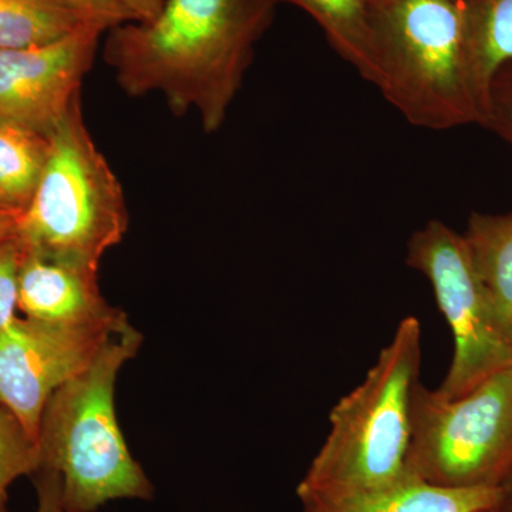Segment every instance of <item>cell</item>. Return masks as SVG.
Returning a JSON list of instances; mask_svg holds the SVG:
<instances>
[{"label": "cell", "mask_w": 512, "mask_h": 512, "mask_svg": "<svg viewBox=\"0 0 512 512\" xmlns=\"http://www.w3.org/2000/svg\"><path fill=\"white\" fill-rule=\"evenodd\" d=\"M49 141L45 170L19 214L15 239L25 254L99 272L101 258L126 235L128 212L119 178L84 124L80 97Z\"/></svg>", "instance_id": "obj_5"}, {"label": "cell", "mask_w": 512, "mask_h": 512, "mask_svg": "<svg viewBox=\"0 0 512 512\" xmlns=\"http://www.w3.org/2000/svg\"><path fill=\"white\" fill-rule=\"evenodd\" d=\"M20 264L22 249L15 237L0 242V329L18 318Z\"/></svg>", "instance_id": "obj_18"}, {"label": "cell", "mask_w": 512, "mask_h": 512, "mask_svg": "<svg viewBox=\"0 0 512 512\" xmlns=\"http://www.w3.org/2000/svg\"><path fill=\"white\" fill-rule=\"evenodd\" d=\"M107 30L90 23L47 45L0 50V124L49 137L79 99Z\"/></svg>", "instance_id": "obj_9"}, {"label": "cell", "mask_w": 512, "mask_h": 512, "mask_svg": "<svg viewBox=\"0 0 512 512\" xmlns=\"http://www.w3.org/2000/svg\"><path fill=\"white\" fill-rule=\"evenodd\" d=\"M464 43L468 76L487 126L495 77L512 60V0H464Z\"/></svg>", "instance_id": "obj_12"}, {"label": "cell", "mask_w": 512, "mask_h": 512, "mask_svg": "<svg viewBox=\"0 0 512 512\" xmlns=\"http://www.w3.org/2000/svg\"><path fill=\"white\" fill-rule=\"evenodd\" d=\"M410 473L437 487L498 488L512 471V367L448 399L419 383Z\"/></svg>", "instance_id": "obj_6"}, {"label": "cell", "mask_w": 512, "mask_h": 512, "mask_svg": "<svg viewBox=\"0 0 512 512\" xmlns=\"http://www.w3.org/2000/svg\"><path fill=\"white\" fill-rule=\"evenodd\" d=\"M143 335L133 326L114 335L89 369L56 390L37 431L42 470L62 481L64 512H97L120 500L150 501L154 485L131 454L116 412L120 370Z\"/></svg>", "instance_id": "obj_3"}, {"label": "cell", "mask_w": 512, "mask_h": 512, "mask_svg": "<svg viewBox=\"0 0 512 512\" xmlns=\"http://www.w3.org/2000/svg\"><path fill=\"white\" fill-rule=\"evenodd\" d=\"M99 272L22 252L19 311L25 318L57 325L121 332L127 315L101 295Z\"/></svg>", "instance_id": "obj_10"}, {"label": "cell", "mask_w": 512, "mask_h": 512, "mask_svg": "<svg viewBox=\"0 0 512 512\" xmlns=\"http://www.w3.org/2000/svg\"><path fill=\"white\" fill-rule=\"evenodd\" d=\"M19 212L0 210V242L15 237Z\"/></svg>", "instance_id": "obj_23"}, {"label": "cell", "mask_w": 512, "mask_h": 512, "mask_svg": "<svg viewBox=\"0 0 512 512\" xmlns=\"http://www.w3.org/2000/svg\"><path fill=\"white\" fill-rule=\"evenodd\" d=\"M478 512H497V511H495V507H494V508H487V510L478 511Z\"/></svg>", "instance_id": "obj_25"}, {"label": "cell", "mask_w": 512, "mask_h": 512, "mask_svg": "<svg viewBox=\"0 0 512 512\" xmlns=\"http://www.w3.org/2000/svg\"><path fill=\"white\" fill-rule=\"evenodd\" d=\"M487 126L494 127L512 144V77L507 80L495 77Z\"/></svg>", "instance_id": "obj_19"}, {"label": "cell", "mask_w": 512, "mask_h": 512, "mask_svg": "<svg viewBox=\"0 0 512 512\" xmlns=\"http://www.w3.org/2000/svg\"><path fill=\"white\" fill-rule=\"evenodd\" d=\"M376 80L413 126L484 124L468 76L464 0H367Z\"/></svg>", "instance_id": "obj_4"}, {"label": "cell", "mask_w": 512, "mask_h": 512, "mask_svg": "<svg viewBox=\"0 0 512 512\" xmlns=\"http://www.w3.org/2000/svg\"><path fill=\"white\" fill-rule=\"evenodd\" d=\"M495 511L512 512V471L510 476L505 478L504 483L498 487V503Z\"/></svg>", "instance_id": "obj_24"}, {"label": "cell", "mask_w": 512, "mask_h": 512, "mask_svg": "<svg viewBox=\"0 0 512 512\" xmlns=\"http://www.w3.org/2000/svg\"><path fill=\"white\" fill-rule=\"evenodd\" d=\"M464 238L478 275L512 323V214H473Z\"/></svg>", "instance_id": "obj_16"}, {"label": "cell", "mask_w": 512, "mask_h": 512, "mask_svg": "<svg viewBox=\"0 0 512 512\" xmlns=\"http://www.w3.org/2000/svg\"><path fill=\"white\" fill-rule=\"evenodd\" d=\"M90 23L103 25L69 0H0V50L47 45Z\"/></svg>", "instance_id": "obj_13"}, {"label": "cell", "mask_w": 512, "mask_h": 512, "mask_svg": "<svg viewBox=\"0 0 512 512\" xmlns=\"http://www.w3.org/2000/svg\"><path fill=\"white\" fill-rule=\"evenodd\" d=\"M275 6L269 0H165L151 22L110 29L104 59L124 92L161 93L174 113L195 109L204 130L214 133Z\"/></svg>", "instance_id": "obj_1"}, {"label": "cell", "mask_w": 512, "mask_h": 512, "mask_svg": "<svg viewBox=\"0 0 512 512\" xmlns=\"http://www.w3.org/2000/svg\"><path fill=\"white\" fill-rule=\"evenodd\" d=\"M117 333L16 318L0 329V407L36 441L52 394L89 369Z\"/></svg>", "instance_id": "obj_8"}, {"label": "cell", "mask_w": 512, "mask_h": 512, "mask_svg": "<svg viewBox=\"0 0 512 512\" xmlns=\"http://www.w3.org/2000/svg\"><path fill=\"white\" fill-rule=\"evenodd\" d=\"M165 0H121L134 22H151L160 15Z\"/></svg>", "instance_id": "obj_22"}, {"label": "cell", "mask_w": 512, "mask_h": 512, "mask_svg": "<svg viewBox=\"0 0 512 512\" xmlns=\"http://www.w3.org/2000/svg\"><path fill=\"white\" fill-rule=\"evenodd\" d=\"M69 2L109 29L123 23L134 22L133 16L121 0H69Z\"/></svg>", "instance_id": "obj_20"}, {"label": "cell", "mask_w": 512, "mask_h": 512, "mask_svg": "<svg viewBox=\"0 0 512 512\" xmlns=\"http://www.w3.org/2000/svg\"><path fill=\"white\" fill-rule=\"evenodd\" d=\"M42 470L39 447L22 424L5 407H0V512L8 511L9 490L20 477Z\"/></svg>", "instance_id": "obj_17"}, {"label": "cell", "mask_w": 512, "mask_h": 512, "mask_svg": "<svg viewBox=\"0 0 512 512\" xmlns=\"http://www.w3.org/2000/svg\"><path fill=\"white\" fill-rule=\"evenodd\" d=\"M49 137L13 124H0V208L28 207L49 157Z\"/></svg>", "instance_id": "obj_15"}, {"label": "cell", "mask_w": 512, "mask_h": 512, "mask_svg": "<svg viewBox=\"0 0 512 512\" xmlns=\"http://www.w3.org/2000/svg\"><path fill=\"white\" fill-rule=\"evenodd\" d=\"M406 262L429 279L453 333V360L436 392L454 399L510 369L511 320L478 275L464 235L431 220L410 237Z\"/></svg>", "instance_id": "obj_7"}, {"label": "cell", "mask_w": 512, "mask_h": 512, "mask_svg": "<svg viewBox=\"0 0 512 512\" xmlns=\"http://www.w3.org/2000/svg\"><path fill=\"white\" fill-rule=\"evenodd\" d=\"M498 488L437 487L413 473L367 493L302 504L301 512H478L497 507Z\"/></svg>", "instance_id": "obj_11"}, {"label": "cell", "mask_w": 512, "mask_h": 512, "mask_svg": "<svg viewBox=\"0 0 512 512\" xmlns=\"http://www.w3.org/2000/svg\"><path fill=\"white\" fill-rule=\"evenodd\" d=\"M0 210H2V208H0ZM3 211H5V210H3Z\"/></svg>", "instance_id": "obj_26"}, {"label": "cell", "mask_w": 512, "mask_h": 512, "mask_svg": "<svg viewBox=\"0 0 512 512\" xmlns=\"http://www.w3.org/2000/svg\"><path fill=\"white\" fill-rule=\"evenodd\" d=\"M35 481L36 512H64L62 503V481L52 470H40L33 476Z\"/></svg>", "instance_id": "obj_21"}, {"label": "cell", "mask_w": 512, "mask_h": 512, "mask_svg": "<svg viewBox=\"0 0 512 512\" xmlns=\"http://www.w3.org/2000/svg\"><path fill=\"white\" fill-rule=\"evenodd\" d=\"M420 369L421 325L407 316L363 382L330 412L328 437L296 488L301 505L367 493L410 473Z\"/></svg>", "instance_id": "obj_2"}, {"label": "cell", "mask_w": 512, "mask_h": 512, "mask_svg": "<svg viewBox=\"0 0 512 512\" xmlns=\"http://www.w3.org/2000/svg\"><path fill=\"white\" fill-rule=\"evenodd\" d=\"M286 2L308 12L325 32L330 46L375 84L376 62L367 0H269Z\"/></svg>", "instance_id": "obj_14"}]
</instances>
